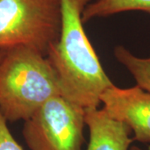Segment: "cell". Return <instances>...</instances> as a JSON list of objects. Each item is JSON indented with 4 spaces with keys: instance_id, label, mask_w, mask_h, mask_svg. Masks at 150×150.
Here are the masks:
<instances>
[{
    "instance_id": "1",
    "label": "cell",
    "mask_w": 150,
    "mask_h": 150,
    "mask_svg": "<svg viewBox=\"0 0 150 150\" xmlns=\"http://www.w3.org/2000/svg\"><path fill=\"white\" fill-rule=\"evenodd\" d=\"M91 0H61L62 25L47 58L57 73L62 96L83 108H98L112 85L86 34L83 13Z\"/></svg>"
},
{
    "instance_id": "8",
    "label": "cell",
    "mask_w": 150,
    "mask_h": 150,
    "mask_svg": "<svg viewBox=\"0 0 150 150\" xmlns=\"http://www.w3.org/2000/svg\"><path fill=\"white\" fill-rule=\"evenodd\" d=\"M113 55L134 77L137 85L150 93V57H138L122 45L114 48Z\"/></svg>"
},
{
    "instance_id": "4",
    "label": "cell",
    "mask_w": 150,
    "mask_h": 150,
    "mask_svg": "<svg viewBox=\"0 0 150 150\" xmlns=\"http://www.w3.org/2000/svg\"><path fill=\"white\" fill-rule=\"evenodd\" d=\"M85 108L56 96L24 121L23 136L30 150H82Z\"/></svg>"
},
{
    "instance_id": "6",
    "label": "cell",
    "mask_w": 150,
    "mask_h": 150,
    "mask_svg": "<svg viewBox=\"0 0 150 150\" xmlns=\"http://www.w3.org/2000/svg\"><path fill=\"white\" fill-rule=\"evenodd\" d=\"M85 123L89 131L87 150H129L134 141L129 126L111 118L103 108H86Z\"/></svg>"
},
{
    "instance_id": "5",
    "label": "cell",
    "mask_w": 150,
    "mask_h": 150,
    "mask_svg": "<svg viewBox=\"0 0 150 150\" xmlns=\"http://www.w3.org/2000/svg\"><path fill=\"white\" fill-rule=\"evenodd\" d=\"M108 114L128 125L134 139L150 144V93L139 86L122 88L114 84L100 98Z\"/></svg>"
},
{
    "instance_id": "10",
    "label": "cell",
    "mask_w": 150,
    "mask_h": 150,
    "mask_svg": "<svg viewBox=\"0 0 150 150\" xmlns=\"http://www.w3.org/2000/svg\"><path fill=\"white\" fill-rule=\"evenodd\" d=\"M129 150H150V147L148 149H141V148L138 147V146H131Z\"/></svg>"
},
{
    "instance_id": "9",
    "label": "cell",
    "mask_w": 150,
    "mask_h": 150,
    "mask_svg": "<svg viewBox=\"0 0 150 150\" xmlns=\"http://www.w3.org/2000/svg\"><path fill=\"white\" fill-rule=\"evenodd\" d=\"M7 122L0 112V150H24L11 134Z\"/></svg>"
},
{
    "instance_id": "11",
    "label": "cell",
    "mask_w": 150,
    "mask_h": 150,
    "mask_svg": "<svg viewBox=\"0 0 150 150\" xmlns=\"http://www.w3.org/2000/svg\"><path fill=\"white\" fill-rule=\"evenodd\" d=\"M4 54V49H0V60L3 58Z\"/></svg>"
},
{
    "instance_id": "7",
    "label": "cell",
    "mask_w": 150,
    "mask_h": 150,
    "mask_svg": "<svg viewBox=\"0 0 150 150\" xmlns=\"http://www.w3.org/2000/svg\"><path fill=\"white\" fill-rule=\"evenodd\" d=\"M129 11H141L150 15V0H94L85 8L82 19L85 23Z\"/></svg>"
},
{
    "instance_id": "3",
    "label": "cell",
    "mask_w": 150,
    "mask_h": 150,
    "mask_svg": "<svg viewBox=\"0 0 150 150\" xmlns=\"http://www.w3.org/2000/svg\"><path fill=\"white\" fill-rule=\"evenodd\" d=\"M61 25V0H0V49L25 46L47 56Z\"/></svg>"
},
{
    "instance_id": "2",
    "label": "cell",
    "mask_w": 150,
    "mask_h": 150,
    "mask_svg": "<svg viewBox=\"0 0 150 150\" xmlns=\"http://www.w3.org/2000/svg\"><path fill=\"white\" fill-rule=\"evenodd\" d=\"M0 60V112L8 122L27 120L54 97L62 96L48 58L25 46L4 49Z\"/></svg>"
}]
</instances>
